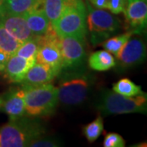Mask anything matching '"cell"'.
I'll return each mask as SVG.
<instances>
[{
	"label": "cell",
	"mask_w": 147,
	"mask_h": 147,
	"mask_svg": "<svg viewBox=\"0 0 147 147\" xmlns=\"http://www.w3.org/2000/svg\"><path fill=\"white\" fill-rule=\"evenodd\" d=\"M115 60L106 50H100L92 53L88 58V65L96 71H106L115 66Z\"/></svg>",
	"instance_id": "obj_16"
},
{
	"label": "cell",
	"mask_w": 147,
	"mask_h": 147,
	"mask_svg": "<svg viewBox=\"0 0 147 147\" xmlns=\"http://www.w3.org/2000/svg\"><path fill=\"white\" fill-rule=\"evenodd\" d=\"M2 102H3V100H2V98L0 97V107L2 106Z\"/></svg>",
	"instance_id": "obj_30"
},
{
	"label": "cell",
	"mask_w": 147,
	"mask_h": 147,
	"mask_svg": "<svg viewBox=\"0 0 147 147\" xmlns=\"http://www.w3.org/2000/svg\"><path fill=\"white\" fill-rule=\"evenodd\" d=\"M72 0H42V7L51 24L57 20Z\"/></svg>",
	"instance_id": "obj_18"
},
{
	"label": "cell",
	"mask_w": 147,
	"mask_h": 147,
	"mask_svg": "<svg viewBox=\"0 0 147 147\" xmlns=\"http://www.w3.org/2000/svg\"><path fill=\"white\" fill-rule=\"evenodd\" d=\"M147 97L146 93L136 97L126 96L109 89L100 92L96 107L104 115L131 113H146Z\"/></svg>",
	"instance_id": "obj_3"
},
{
	"label": "cell",
	"mask_w": 147,
	"mask_h": 147,
	"mask_svg": "<svg viewBox=\"0 0 147 147\" xmlns=\"http://www.w3.org/2000/svg\"><path fill=\"white\" fill-rule=\"evenodd\" d=\"M32 33L36 36L43 35L52 24L42 9V3L22 14Z\"/></svg>",
	"instance_id": "obj_15"
},
{
	"label": "cell",
	"mask_w": 147,
	"mask_h": 147,
	"mask_svg": "<svg viewBox=\"0 0 147 147\" xmlns=\"http://www.w3.org/2000/svg\"><path fill=\"white\" fill-rule=\"evenodd\" d=\"M113 91L126 96H136L143 94L142 88L129 79H122L113 85Z\"/></svg>",
	"instance_id": "obj_21"
},
{
	"label": "cell",
	"mask_w": 147,
	"mask_h": 147,
	"mask_svg": "<svg viewBox=\"0 0 147 147\" xmlns=\"http://www.w3.org/2000/svg\"><path fill=\"white\" fill-rule=\"evenodd\" d=\"M9 57H10L9 55H7V53L0 49V72H3L6 64L7 62V60L9 59Z\"/></svg>",
	"instance_id": "obj_27"
},
{
	"label": "cell",
	"mask_w": 147,
	"mask_h": 147,
	"mask_svg": "<svg viewBox=\"0 0 147 147\" xmlns=\"http://www.w3.org/2000/svg\"><path fill=\"white\" fill-rule=\"evenodd\" d=\"M61 146V142L53 137H45L42 134L34 139L29 145L30 147H58Z\"/></svg>",
	"instance_id": "obj_24"
},
{
	"label": "cell",
	"mask_w": 147,
	"mask_h": 147,
	"mask_svg": "<svg viewBox=\"0 0 147 147\" xmlns=\"http://www.w3.org/2000/svg\"><path fill=\"white\" fill-rule=\"evenodd\" d=\"M0 24L11 36L21 42H26L36 36L32 33L22 15H3L0 18Z\"/></svg>",
	"instance_id": "obj_13"
},
{
	"label": "cell",
	"mask_w": 147,
	"mask_h": 147,
	"mask_svg": "<svg viewBox=\"0 0 147 147\" xmlns=\"http://www.w3.org/2000/svg\"><path fill=\"white\" fill-rule=\"evenodd\" d=\"M25 91V106L28 116L38 118L52 115L58 103V90L53 84L34 87Z\"/></svg>",
	"instance_id": "obj_5"
},
{
	"label": "cell",
	"mask_w": 147,
	"mask_h": 147,
	"mask_svg": "<svg viewBox=\"0 0 147 147\" xmlns=\"http://www.w3.org/2000/svg\"><path fill=\"white\" fill-rule=\"evenodd\" d=\"M39 47L35 57L37 63L50 66L59 74L62 69V57L57 34L51 26L43 35L38 36Z\"/></svg>",
	"instance_id": "obj_7"
},
{
	"label": "cell",
	"mask_w": 147,
	"mask_h": 147,
	"mask_svg": "<svg viewBox=\"0 0 147 147\" xmlns=\"http://www.w3.org/2000/svg\"><path fill=\"white\" fill-rule=\"evenodd\" d=\"M104 131V121L101 116H98L94 121L89 123L83 128V133L87 140L92 143L96 141Z\"/></svg>",
	"instance_id": "obj_22"
},
{
	"label": "cell",
	"mask_w": 147,
	"mask_h": 147,
	"mask_svg": "<svg viewBox=\"0 0 147 147\" xmlns=\"http://www.w3.org/2000/svg\"><path fill=\"white\" fill-rule=\"evenodd\" d=\"M146 57V47L140 38H132L126 42L116 56L118 65L122 69H127L142 64Z\"/></svg>",
	"instance_id": "obj_9"
},
{
	"label": "cell",
	"mask_w": 147,
	"mask_h": 147,
	"mask_svg": "<svg viewBox=\"0 0 147 147\" xmlns=\"http://www.w3.org/2000/svg\"><path fill=\"white\" fill-rule=\"evenodd\" d=\"M38 47V36H35L31 39L22 42V44L16 50L15 55L25 59H35Z\"/></svg>",
	"instance_id": "obj_23"
},
{
	"label": "cell",
	"mask_w": 147,
	"mask_h": 147,
	"mask_svg": "<svg viewBox=\"0 0 147 147\" xmlns=\"http://www.w3.org/2000/svg\"><path fill=\"white\" fill-rule=\"evenodd\" d=\"M87 10L83 0H72L52 24L59 37L73 36L85 39L87 34Z\"/></svg>",
	"instance_id": "obj_4"
},
{
	"label": "cell",
	"mask_w": 147,
	"mask_h": 147,
	"mask_svg": "<svg viewBox=\"0 0 147 147\" xmlns=\"http://www.w3.org/2000/svg\"><path fill=\"white\" fill-rule=\"evenodd\" d=\"M57 75L50 66L35 62L27 71L20 84L22 89H27L51 83Z\"/></svg>",
	"instance_id": "obj_10"
},
{
	"label": "cell",
	"mask_w": 147,
	"mask_h": 147,
	"mask_svg": "<svg viewBox=\"0 0 147 147\" xmlns=\"http://www.w3.org/2000/svg\"><path fill=\"white\" fill-rule=\"evenodd\" d=\"M90 3L98 9H105L108 5V0H90Z\"/></svg>",
	"instance_id": "obj_28"
},
{
	"label": "cell",
	"mask_w": 147,
	"mask_h": 147,
	"mask_svg": "<svg viewBox=\"0 0 147 147\" xmlns=\"http://www.w3.org/2000/svg\"><path fill=\"white\" fill-rule=\"evenodd\" d=\"M127 0H108L107 8L113 14H120L125 10Z\"/></svg>",
	"instance_id": "obj_26"
},
{
	"label": "cell",
	"mask_w": 147,
	"mask_h": 147,
	"mask_svg": "<svg viewBox=\"0 0 147 147\" xmlns=\"http://www.w3.org/2000/svg\"><path fill=\"white\" fill-rule=\"evenodd\" d=\"M88 26L91 33V41L96 46L101 43L121 29V23L118 18L110 12L98 8H93L88 3Z\"/></svg>",
	"instance_id": "obj_6"
},
{
	"label": "cell",
	"mask_w": 147,
	"mask_h": 147,
	"mask_svg": "<svg viewBox=\"0 0 147 147\" xmlns=\"http://www.w3.org/2000/svg\"><path fill=\"white\" fill-rule=\"evenodd\" d=\"M59 47L62 57L61 71L82 68L86 57L84 38L73 36L60 37Z\"/></svg>",
	"instance_id": "obj_8"
},
{
	"label": "cell",
	"mask_w": 147,
	"mask_h": 147,
	"mask_svg": "<svg viewBox=\"0 0 147 147\" xmlns=\"http://www.w3.org/2000/svg\"><path fill=\"white\" fill-rule=\"evenodd\" d=\"M61 72L62 76L57 88L58 100L65 105H80L88 97L91 77L82 68Z\"/></svg>",
	"instance_id": "obj_2"
},
{
	"label": "cell",
	"mask_w": 147,
	"mask_h": 147,
	"mask_svg": "<svg viewBox=\"0 0 147 147\" xmlns=\"http://www.w3.org/2000/svg\"><path fill=\"white\" fill-rule=\"evenodd\" d=\"M104 147H124L125 141L119 134L115 132L108 133L104 138Z\"/></svg>",
	"instance_id": "obj_25"
},
{
	"label": "cell",
	"mask_w": 147,
	"mask_h": 147,
	"mask_svg": "<svg viewBox=\"0 0 147 147\" xmlns=\"http://www.w3.org/2000/svg\"><path fill=\"white\" fill-rule=\"evenodd\" d=\"M132 33L133 31L130 30L119 35L109 38L101 42V47L116 57L122 50V48L124 47L126 42L129 40L132 35Z\"/></svg>",
	"instance_id": "obj_19"
},
{
	"label": "cell",
	"mask_w": 147,
	"mask_h": 147,
	"mask_svg": "<svg viewBox=\"0 0 147 147\" xmlns=\"http://www.w3.org/2000/svg\"><path fill=\"white\" fill-rule=\"evenodd\" d=\"M41 3L42 0H3V15H22Z\"/></svg>",
	"instance_id": "obj_17"
},
{
	"label": "cell",
	"mask_w": 147,
	"mask_h": 147,
	"mask_svg": "<svg viewBox=\"0 0 147 147\" xmlns=\"http://www.w3.org/2000/svg\"><path fill=\"white\" fill-rule=\"evenodd\" d=\"M45 133L42 123L37 119L21 117L0 127V147H26Z\"/></svg>",
	"instance_id": "obj_1"
},
{
	"label": "cell",
	"mask_w": 147,
	"mask_h": 147,
	"mask_svg": "<svg viewBox=\"0 0 147 147\" xmlns=\"http://www.w3.org/2000/svg\"><path fill=\"white\" fill-rule=\"evenodd\" d=\"M3 0H0V18L3 16Z\"/></svg>",
	"instance_id": "obj_29"
},
{
	"label": "cell",
	"mask_w": 147,
	"mask_h": 147,
	"mask_svg": "<svg viewBox=\"0 0 147 147\" xmlns=\"http://www.w3.org/2000/svg\"><path fill=\"white\" fill-rule=\"evenodd\" d=\"M127 22L131 28L135 30L133 32L142 31L146 28L147 20L146 0H127L125 10Z\"/></svg>",
	"instance_id": "obj_12"
},
{
	"label": "cell",
	"mask_w": 147,
	"mask_h": 147,
	"mask_svg": "<svg viewBox=\"0 0 147 147\" xmlns=\"http://www.w3.org/2000/svg\"><path fill=\"white\" fill-rule=\"evenodd\" d=\"M35 62V59H25L14 54L7 60L3 72L10 82L21 83L27 71Z\"/></svg>",
	"instance_id": "obj_14"
},
{
	"label": "cell",
	"mask_w": 147,
	"mask_h": 147,
	"mask_svg": "<svg viewBox=\"0 0 147 147\" xmlns=\"http://www.w3.org/2000/svg\"><path fill=\"white\" fill-rule=\"evenodd\" d=\"M2 100L3 109L9 120H15L26 116L25 91L21 88L11 89Z\"/></svg>",
	"instance_id": "obj_11"
},
{
	"label": "cell",
	"mask_w": 147,
	"mask_h": 147,
	"mask_svg": "<svg viewBox=\"0 0 147 147\" xmlns=\"http://www.w3.org/2000/svg\"><path fill=\"white\" fill-rule=\"evenodd\" d=\"M20 40L11 36L6 29L0 24V49L7 55H14L18 47L22 44Z\"/></svg>",
	"instance_id": "obj_20"
}]
</instances>
